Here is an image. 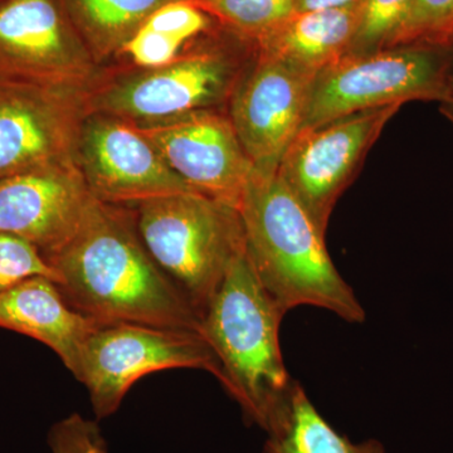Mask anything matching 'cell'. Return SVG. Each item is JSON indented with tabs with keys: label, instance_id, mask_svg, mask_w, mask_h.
<instances>
[{
	"label": "cell",
	"instance_id": "6",
	"mask_svg": "<svg viewBox=\"0 0 453 453\" xmlns=\"http://www.w3.org/2000/svg\"><path fill=\"white\" fill-rule=\"evenodd\" d=\"M192 368L220 380L219 363L199 333L131 323H97L82 348L76 380L97 419L119 410L131 387L165 369Z\"/></svg>",
	"mask_w": 453,
	"mask_h": 453
},
{
	"label": "cell",
	"instance_id": "16",
	"mask_svg": "<svg viewBox=\"0 0 453 453\" xmlns=\"http://www.w3.org/2000/svg\"><path fill=\"white\" fill-rule=\"evenodd\" d=\"M363 2L349 7L292 12L252 42L256 53L316 76L350 53L363 16Z\"/></svg>",
	"mask_w": 453,
	"mask_h": 453
},
{
	"label": "cell",
	"instance_id": "2",
	"mask_svg": "<svg viewBox=\"0 0 453 453\" xmlns=\"http://www.w3.org/2000/svg\"><path fill=\"white\" fill-rule=\"evenodd\" d=\"M238 211L247 257L283 314L297 306H315L348 323H365V310L336 270L325 234L277 170L255 169Z\"/></svg>",
	"mask_w": 453,
	"mask_h": 453
},
{
	"label": "cell",
	"instance_id": "5",
	"mask_svg": "<svg viewBox=\"0 0 453 453\" xmlns=\"http://www.w3.org/2000/svg\"><path fill=\"white\" fill-rule=\"evenodd\" d=\"M447 65L445 44L412 43L349 53L316 74L303 127L410 101H440Z\"/></svg>",
	"mask_w": 453,
	"mask_h": 453
},
{
	"label": "cell",
	"instance_id": "4",
	"mask_svg": "<svg viewBox=\"0 0 453 453\" xmlns=\"http://www.w3.org/2000/svg\"><path fill=\"white\" fill-rule=\"evenodd\" d=\"M136 226L155 264L201 319L244 250L240 211L188 190L139 203Z\"/></svg>",
	"mask_w": 453,
	"mask_h": 453
},
{
	"label": "cell",
	"instance_id": "14",
	"mask_svg": "<svg viewBox=\"0 0 453 453\" xmlns=\"http://www.w3.org/2000/svg\"><path fill=\"white\" fill-rule=\"evenodd\" d=\"M79 131L67 88L0 83V179L73 159Z\"/></svg>",
	"mask_w": 453,
	"mask_h": 453
},
{
	"label": "cell",
	"instance_id": "1",
	"mask_svg": "<svg viewBox=\"0 0 453 453\" xmlns=\"http://www.w3.org/2000/svg\"><path fill=\"white\" fill-rule=\"evenodd\" d=\"M49 264L71 308L97 323H131L201 334V319L149 255L138 226L95 201L81 228Z\"/></svg>",
	"mask_w": 453,
	"mask_h": 453
},
{
	"label": "cell",
	"instance_id": "9",
	"mask_svg": "<svg viewBox=\"0 0 453 453\" xmlns=\"http://www.w3.org/2000/svg\"><path fill=\"white\" fill-rule=\"evenodd\" d=\"M80 170L89 192L109 204L196 190L170 168L136 125L115 118L83 122L77 138Z\"/></svg>",
	"mask_w": 453,
	"mask_h": 453
},
{
	"label": "cell",
	"instance_id": "25",
	"mask_svg": "<svg viewBox=\"0 0 453 453\" xmlns=\"http://www.w3.org/2000/svg\"><path fill=\"white\" fill-rule=\"evenodd\" d=\"M183 42L155 32L153 29L140 27L135 35L122 47V50L142 67L157 68L172 64L177 59Z\"/></svg>",
	"mask_w": 453,
	"mask_h": 453
},
{
	"label": "cell",
	"instance_id": "10",
	"mask_svg": "<svg viewBox=\"0 0 453 453\" xmlns=\"http://www.w3.org/2000/svg\"><path fill=\"white\" fill-rule=\"evenodd\" d=\"M136 127L188 186L238 210L255 165L231 119L203 109Z\"/></svg>",
	"mask_w": 453,
	"mask_h": 453
},
{
	"label": "cell",
	"instance_id": "11",
	"mask_svg": "<svg viewBox=\"0 0 453 453\" xmlns=\"http://www.w3.org/2000/svg\"><path fill=\"white\" fill-rule=\"evenodd\" d=\"M96 201L73 159L0 179V232L31 243L47 262L73 241Z\"/></svg>",
	"mask_w": 453,
	"mask_h": 453
},
{
	"label": "cell",
	"instance_id": "15",
	"mask_svg": "<svg viewBox=\"0 0 453 453\" xmlns=\"http://www.w3.org/2000/svg\"><path fill=\"white\" fill-rule=\"evenodd\" d=\"M96 324L71 308L49 277H32L0 291V327L47 345L74 377L83 345Z\"/></svg>",
	"mask_w": 453,
	"mask_h": 453
},
{
	"label": "cell",
	"instance_id": "20",
	"mask_svg": "<svg viewBox=\"0 0 453 453\" xmlns=\"http://www.w3.org/2000/svg\"><path fill=\"white\" fill-rule=\"evenodd\" d=\"M452 31L453 0H413L407 17L387 47L443 44Z\"/></svg>",
	"mask_w": 453,
	"mask_h": 453
},
{
	"label": "cell",
	"instance_id": "19",
	"mask_svg": "<svg viewBox=\"0 0 453 453\" xmlns=\"http://www.w3.org/2000/svg\"><path fill=\"white\" fill-rule=\"evenodd\" d=\"M241 40L255 42L290 16L295 0H187Z\"/></svg>",
	"mask_w": 453,
	"mask_h": 453
},
{
	"label": "cell",
	"instance_id": "26",
	"mask_svg": "<svg viewBox=\"0 0 453 453\" xmlns=\"http://www.w3.org/2000/svg\"><path fill=\"white\" fill-rule=\"evenodd\" d=\"M443 44L447 50V65L442 94L438 104H440V111L453 125V31Z\"/></svg>",
	"mask_w": 453,
	"mask_h": 453
},
{
	"label": "cell",
	"instance_id": "23",
	"mask_svg": "<svg viewBox=\"0 0 453 453\" xmlns=\"http://www.w3.org/2000/svg\"><path fill=\"white\" fill-rule=\"evenodd\" d=\"M211 18L187 0H170L157 8L142 27L187 43L211 28Z\"/></svg>",
	"mask_w": 453,
	"mask_h": 453
},
{
	"label": "cell",
	"instance_id": "22",
	"mask_svg": "<svg viewBox=\"0 0 453 453\" xmlns=\"http://www.w3.org/2000/svg\"><path fill=\"white\" fill-rule=\"evenodd\" d=\"M38 276L57 281L55 270L35 246L16 235L0 232V291Z\"/></svg>",
	"mask_w": 453,
	"mask_h": 453
},
{
	"label": "cell",
	"instance_id": "27",
	"mask_svg": "<svg viewBox=\"0 0 453 453\" xmlns=\"http://www.w3.org/2000/svg\"><path fill=\"white\" fill-rule=\"evenodd\" d=\"M363 0H295L294 12L349 7V5L357 4Z\"/></svg>",
	"mask_w": 453,
	"mask_h": 453
},
{
	"label": "cell",
	"instance_id": "7",
	"mask_svg": "<svg viewBox=\"0 0 453 453\" xmlns=\"http://www.w3.org/2000/svg\"><path fill=\"white\" fill-rule=\"evenodd\" d=\"M401 107L366 110L320 127H303L286 149L277 174L323 234L336 202Z\"/></svg>",
	"mask_w": 453,
	"mask_h": 453
},
{
	"label": "cell",
	"instance_id": "18",
	"mask_svg": "<svg viewBox=\"0 0 453 453\" xmlns=\"http://www.w3.org/2000/svg\"><path fill=\"white\" fill-rule=\"evenodd\" d=\"M170 0H62L89 52L122 50L157 8Z\"/></svg>",
	"mask_w": 453,
	"mask_h": 453
},
{
	"label": "cell",
	"instance_id": "3",
	"mask_svg": "<svg viewBox=\"0 0 453 453\" xmlns=\"http://www.w3.org/2000/svg\"><path fill=\"white\" fill-rule=\"evenodd\" d=\"M283 316L256 276L244 247L201 318V335L219 360L220 383L244 417L266 434L295 384L280 347Z\"/></svg>",
	"mask_w": 453,
	"mask_h": 453
},
{
	"label": "cell",
	"instance_id": "17",
	"mask_svg": "<svg viewBox=\"0 0 453 453\" xmlns=\"http://www.w3.org/2000/svg\"><path fill=\"white\" fill-rule=\"evenodd\" d=\"M267 436L264 453H386L380 441L354 443L339 434L297 381Z\"/></svg>",
	"mask_w": 453,
	"mask_h": 453
},
{
	"label": "cell",
	"instance_id": "8",
	"mask_svg": "<svg viewBox=\"0 0 453 453\" xmlns=\"http://www.w3.org/2000/svg\"><path fill=\"white\" fill-rule=\"evenodd\" d=\"M89 59L62 0H0V83L67 88Z\"/></svg>",
	"mask_w": 453,
	"mask_h": 453
},
{
	"label": "cell",
	"instance_id": "13",
	"mask_svg": "<svg viewBox=\"0 0 453 453\" xmlns=\"http://www.w3.org/2000/svg\"><path fill=\"white\" fill-rule=\"evenodd\" d=\"M234 58L219 46H205L172 64L119 83L103 98L106 111L148 124L208 109L220 103L234 80Z\"/></svg>",
	"mask_w": 453,
	"mask_h": 453
},
{
	"label": "cell",
	"instance_id": "12",
	"mask_svg": "<svg viewBox=\"0 0 453 453\" xmlns=\"http://www.w3.org/2000/svg\"><path fill=\"white\" fill-rule=\"evenodd\" d=\"M314 77L256 53L252 70L234 88L229 116L255 169L279 168L286 149L303 127Z\"/></svg>",
	"mask_w": 453,
	"mask_h": 453
},
{
	"label": "cell",
	"instance_id": "24",
	"mask_svg": "<svg viewBox=\"0 0 453 453\" xmlns=\"http://www.w3.org/2000/svg\"><path fill=\"white\" fill-rule=\"evenodd\" d=\"M52 453H107L105 438L95 421L73 414L50 428Z\"/></svg>",
	"mask_w": 453,
	"mask_h": 453
},
{
	"label": "cell",
	"instance_id": "21",
	"mask_svg": "<svg viewBox=\"0 0 453 453\" xmlns=\"http://www.w3.org/2000/svg\"><path fill=\"white\" fill-rule=\"evenodd\" d=\"M412 4L413 0H365L362 22L350 53L386 49Z\"/></svg>",
	"mask_w": 453,
	"mask_h": 453
}]
</instances>
